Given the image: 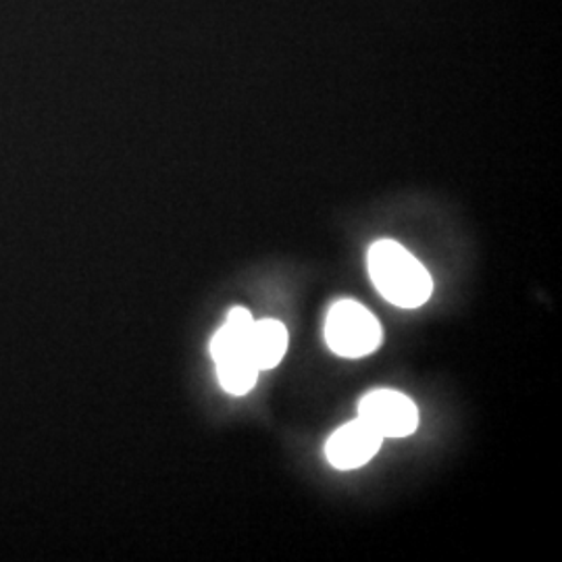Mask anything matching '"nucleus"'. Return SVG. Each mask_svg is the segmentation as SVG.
<instances>
[{
	"instance_id": "obj_1",
	"label": "nucleus",
	"mask_w": 562,
	"mask_h": 562,
	"mask_svg": "<svg viewBox=\"0 0 562 562\" xmlns=\"http://www.w3.org/2000/svg\"><path fill=\"white\" fill-rule=\"evenodd\" d=\"M367 262L378 292L394 306L419 308L429 301L434 290L431 276L398 241H375L369 248Z\"/></svg>"
},
{
	"instance_id": "obj_2",
	"label": "nucleus",
	"mask_w": 562,
	"mask_h": 562,
	"mask_svg": "<svg viewBox=\"0 0 562 562\" xmlns=\"http://www.w3.org/2000/svg\"><path fill=\"white\" fill-rule=\"evenodd\" d=\"M252 315L236 306L211 340V357L217 364V380L232 396L248 394L259 382V367L250 355Z\"/></svg>"
},
{
	"instance_id": "obj_3",
	"label": "nucleus",
	"mask_w": 562,
	"mask_h": 562,
	"mask_svg": "<svg viewBox=\"0 0 562 562\" xmlns=\"http://www.w3.org/2000/svg\"><path fill=\"white\" fill-rule=\"evenodd\" d=\"M325 341L338 357L362 359L380 346L382 327L359 302L340 301L329 308Z\"/></svg>"
},
{
	"instance_id": "obj_4",
	"label": "nucleus",
	"mask_w": 562,
	"mask_h": 562,
	"mask_svg": "<svg viewBox=\"0 0 562 562\" xmlns=\"http://www.w3.org/2000/svg\"><path fill=\"white\" fill-rule=\"evenodd\" d=\"M359 419L375 429L383 440H401L415 434L419 411L402 392L373 390L359 402Z\"/></svg>"
},
{
	"instance_id": "obj_5",
	"label": "nucleus",
	"mask_w": 562,
	"mask_h": 562,
	"mask_svg": "<svg viewBox=\"0 0 562 562\" xmlns=\"http://www.w3.org/2000/svg\"><path fill=\"white\" fill-rule=\"evenodd\" d=\"M383 438L362 419L341 425L338 431L325 443V457L331 467L340 471H355L371 461L380 448Z\"/></svg>"
},
{
	"instance_id": "obj_6",
	"label": "nucleus",
	"mask_w": 562,
	"mask_h": 562,
	"mask_svg": "<svg viewBox=\"0 0 562 562\" xmlns=\"http://www.w3.org/2000/svg\"><path fill=\"white\" fill-rule=\"evenodd\" d=\"M288 329L276 319H261L255 322L250 331V355L259 371H269L280 364L285 350H288Z\"/></svg>"
}]
</instances>
